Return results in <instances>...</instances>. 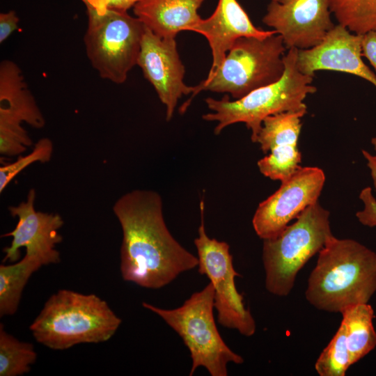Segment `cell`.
Masks as SVG:
<instances>
[{"label": "cell", "mask_w": 376, "mask_h": 376, "mask_svg": "<svg viewBox=\"0 0 376 376\" xmlns=\"http://www.w3.org/2000/svg\"><path fill=\"white\" fill-rule=\"evenodd\" d=\"M371 143L375 151V155H372L370 152L366 150H362L361 152L363 157L366 160L367 166L370 169L373 186L376 191V137H373L371 139Z\"/></svg>", "instance_id": "cell-29"}, {"label": "cell", "mask_w": 376, "mask_h": 376, "mask_svg": "<svg viewBox=\"0 0 376 376\" xmlns=\"http://www.w3.org/2000/svg\"><path fill=\"white\" fill-rule=\"evenodd\" d=\"M285 49L281 36L277 33L265 38H238L217 70L194 86L191 98L180 108V113L202 91L229 93L237 100L277 81L285 70Z\"/></svg>", "instance_id": "cell-6"}, {"label": "cell", "mask_w": 376, "mask_h": 376, "mask_svg": "<svg viewBox=\"0 0 376 376\" xmlns=\"http://www.w3.org/2000/svg\"><path fill=\"white\" fill-rule=\"evenodd\" d=\"M359 198L363 204L361 210L356 213L358 221L363 226L376 227V198L370 187L361 189Z\"/></svg>", "instance_id": "cell-25"}, {"label": "cell", "mask_w": 376, "mask_h": 376, "mask_svg": "<svg viewBox=\"0 0 376 376\" xmlns=\"http://www.w3.org/2000/svg\"><path fill=\"white\" fill-rule=\"evenodd\" d=\"M324 182L321 169L300 166L259 204L252 219L257 235L263 240L278 235L306 207L318 202Z\"/></svg>", "instance_id": "cell-11"}, {"label": "cell", "mask_w": 376, "mask_h": 376, "mask_svg": "<svg viewBox=\"0 0 376 376\" xmlns=\"http://www.w3.org/2000/svg\"><path fill=\"white\" fill-rule=\"evenodd\" d=\"M36 191H29L26 201L16 206H9L12 217L17 218L15 228L1 237H12L10 246L3 249L5 256L3 262L15 263L20 257V249H26L25 255L40 259L44 265L60 262V253L56 245L62 242L59 230L64 224L59 214L36 210L34 202Z\"/></svg>", "instance_id": "cell-12"}, {"label": "cell", "mask_w": 376, "mask_h": 376, "mask_svg": "<svg viewBox=\"0 0 376 376\" xmlns=\"http://www.w3.org/2000/svg\"><path fill=\"white\" fill-rule=\"evenodd\" d=\"M362 56H365L376 71V29L362 35Z\"/></svg>", "instance_id": "cell-28"}, {"label": "cell", "mask_w": 376, "mask_h": 376, "mask_svg": "<svg viewBox=\"0 0 376 376\" xmlns=\"http://www.w3.org/2000/svg\"><path fill=\"white\" fill-rule=\"evenodd\" d=\"M37 359L33 344L22 342L8 334L0 324V376L28 373Z\"/></svg>", "instance_id": "cell-22"}, {"label": "cell", "mask_w": 376, "mask_h": 376, "mask_svg": "<svg viewBox=\"0 0 376 376\" xmlns=\"http://www.w3.org/2000/svg\"><path fill=\"white\" fill-rule=\"evenodd\" d=\"M201 224L194 242L197 250L198 271L209 279L214 288V307L218 322L224 327L235 329L245 336H253L256 322L238 292L235 277L240 276L233 267L229 244L210 237L204 222L205 203H200Z\"/></svg>", "instance_id": "cell-9"}, {"label": "cell", "mask_w": 376, "mask_h": 376, "mask_svg": "<svg viewBox=\"0 0 376 376\" xmlns=\"http://www.w3.org/2000/svg\"><path fill=\"white\" fill-rule=\"evenodd\" d=\"M189 31L204 36L208 41L212 63L207 76L217 70L238 38H265L276 33L274 30L256 27L237 0H219L213 13L207 19H201Z\"/></svg>", "instance_id": "cell-17"}, {"label": "cell", "mask_w": 376, "mask_h": 376, "mask_svg": "<svg viewBox=\"0 0 376 376\" xmlns=\"http://www.w3.org/2000/svg\"><path fill=\"white\" fill-rule=\"evenodd\" d=\"M361 40L362 35L352 33L338 24L316 46L298 49V70L311 77L319 70L345 72L364 79L376 88V75L361 58Z\"/></svg>", "instance_id": "cell-16"}, {"label": "cell", "mask_w": 376, "mask_h": 376, "mask_svg": "<svg viewBox=\"0 0 376 376\" xmlns=\"http://www.w3.org/2000/svg\"><path fill=\"white\" fill-rule=\"evenodd\" d=\"M333 236L329 212L317 202L278 235L264 240L263 262L267 290L279 297L288 295L299 271Z\"/></svg>", "instance_id": "cell-5"}, {"label": "cell", "mask_w": 376, "mask_h": 376, "mask_svg": "<svg viewBox=\"0 0 376 376\" xmlns=\"http://www.w3.org/2000/svg\"><path fill=\"white\" fill-rule=\"evenodd\" d=\"M161 196L147 189L122 195L113 212L123 232L120 269L123 279L141 287L161 288L198 267V257L171 235Z\"/></svg>", "instance_id": "cell-1"}, {"label": "cell", "mask_w": 376, "mask_h": 376, "mask_svg": "<svg viewBox=\"0 0 376 376\" xmlns=\"http://www.w3.org/2000/svg\"><path fill=\"white\" fill-rule=\"evenodd\" d=\"M271 1H279L280 0H271Z\"/></svg>", "instance_id": "cell-30"}, {"label": "cell", "mask_w": 376, "mask_h": 376, "mask_svg": "<svg viewBox=\"0 0 376 376\" xmlns=\"http://www.w3.org/2000/svg\"><path fill=\"white\" fill-rule=\"evenodd\" d=\"M54 145L49 138H41L33 146L31 152L24 156H20L13 163L3 165L0 167V192L5 189L13 178L29 165L34 162L45 163L49 162L52 156Z\"/></svg>", "instance_id": "cell-24"}, {"label": "cell", "mask_w": 376, "mask_h": 376, "mask_svg": "<svg viewBox=\"0 0 376 376\" xmlns=\"http://www.w3.org/2000/svg\"><path fill=\"white\" fill-rule=\"evenodd\" d=\"M338 24L363 35L376 29V0H329Z\"/></svg>", "instance_id": "cell-21"}, {"label": "cell", "mask_w": 376, "mask_h": 376, "mask_svg": "<svg viewBox=\"0 0 376 376\" xmlns=\"http://www.w3.org/2000/svg\"><path fill=\"white\" fill-rule=\"evenodd\" d=\"M19 21L15 10L0 13V43H3L17 29Z\"/></svg>", "instance_id": "cell-27"}, {"label": "cell", "mask_w": 376, "mask_h": 376, "mask_svg": "<svg viewBox=\"0 0 376 376\" xmlns=\"http://www.w3.org/2000/svg\"><path fill=\"white\" fill-rule=\"evenodd\" d=\"M86 13L84 42L92 67L102 79L116 84L124 83L137 65L145 25L127 11Z\"/></svg>", "instance_id": "cell-8"}, {"label": "cell", "mask_w": 376, "mask_h": 376, "mask_svg": "<svg viewBox=\"0 0 376 376\" xmlns=\"http://www.w3.org/2000/svg\"><path fill=\"white\" fill-rule=\"evenodd\" d=\"M40 129L45 118L29 91L19 67L3 60L0 64V154H22L33 141L22 123Z\"/></svg>", "instance_id": "cell-10"}, {"label": "cell", "mask_w": 376, "mask_h": 376, "mask_svg": "<svg viewBox=\"0 0 376 376\" xmlns=\"http://www.w3.org/2000/svg\"><path fill=\"white\" fill-rule=\"evenodd\" d=\"M375 292L376 252L354 240L333 236L318 253L305 297L318 310L341 313L368 303Z\"/></svg>", "instance_id": "cell-2"}, {"label": "cell", "mask_w": 376, "mask_h": 376, "mask_svg": "<svg viewBox=\"0 0 376 376\" xmlns=\"http://www.w3.org/2000/svg\"><path fill=\"white\" fill-rule=\"evenodd\" d=\"M352 366L344 326L337 331L318 357L315 369L320 376H344Z\"/></svg>", "instance_id": "cell-23"}, {"label": "cell", "mask_w": 376, "mask_h": 376, "mask_svg": "<svg viewBox=\"0 0 376 376\" xmlns=\"http://www.w3.org/2000/svg\"><path fill=\"white\" fill-rule=\"evenodd\" d=\"M143 306L161 317L182 339L191 358L189 375L204 367L211 376H227L229 363L241 364L243 358L221 338L214 318V288L210 282L174 309L143 302Z\"/></svg>", "instance_id": "cell-7"}, {"label": "cell", "mask_w": 376, "mask_h": 376, "mask_svg": "<svg viewBox=\"0 0 376 376\" xmlns=\"http://www.w3.org/2000/svg\"><path fill=\"white\" fill-rule=\"evenodd\" d=\"M137 65L165 106L166 120H171L180 97L194 91L184 82L185 70L175 38H160L145 26Z\"/></svg>", "instance_id": "cell-14"}, {"label": "cell", "mask_w": 376, "mask_h": 376, "mask_svg": "<svg viewBox=\"0 0 376 376\" xmlns=\"http://www.w3.org/2000/svg\"><path fill=\"white\" fill-rule=\"evenodd\" d=\"M331 13L329 0L271 1L263 22L281 36L287 49H307L335 26Z\"/></svg>", "instance_id": "cell-13"}, {"label": "cell", "mask_w": 376, "mask_h": 376, "mask_svg": "<svg viewBox=\"0 0 376 376\" xmlns=\"http://www.w3.org/2000/svg\"><path fill=\"white\" fill-rule=\"evenodd\" d=\"M207 0H141L133 12L157 36L175 38L180 31H190L202 19L198 10Z\"/></svg>", "instance_id": "cell-18"}, {"label": "cell", "mask_w": 376, "mask_h": 376, "mask_svg": "<svg viewBox=\"0 0 376 376\" xmlns=\"http://www.w3.org/2000/svg\"><path fill=\"white\" fill-rule=\"evenodd\" d=\"M306 111H286L271 115L263 122L256 143L267 154L258 160L260 172L267 178L283 182L300 167L297 147L301 118Z\"/></svg>", "instance_id": "cell-15"}, {"label": "cell", "mask_w": 376, "mask_h": 376, "mask_svg": "<svg viewBox=\"0 0 376 376\" xmlns=\"http://www.w3.org/2000/svg\"><path fill=\"white\" fill-rule=\"evenodd\" d=\"M86 10L102 14L108 10L127 11L141 0H80Z\"/></svg>", "instance_id": "cell-26"}, {"label": "cell", "mask_w": 376, "mask_h": 376, "mask_svg": "<svg viewBox=\"0 0 376 376\" xmlns=\"http://www.w3.org/2000/svg\"><path fill=\"white\" fill-rule=\"evenodd\" d=\"M298 49L291 48L283 56L285 70L277 81L257 88L242 98L230 101L228 95L221 100L205 99L211 110L203 115L206 121H216L215 134L228 126L244 123L251 130V139L256 143L265 118L286 111H306L304 100L316 88L311 84L313 77L301 73L297 65Z\"/></svg>", "instance_id": "cell-4"}, {"label": "cell", "mask_w": 376, "mask_h": 376, "mask_svg": "<svg viewBox=\"0 0 376 376\" xmlns=\"http://www.w3.org/2000/svg\"><path fill=\"white\" fill-rule=\"evenodd\" d=\"M43 265L40 259L27 255L13 264L0 265L1 317L16 313L27 281Z\"/></svg>", "instance_id": "cell-20"}, {"label": "cell", "mask_w": 376, "mask_h": 376, "mask_svg": "<svg viewBox=\"0 0 376 376\" xmlns=\"http://www.w3.org/2000/svg\"><path fill=\"white\" fill-rule=\"evenodd\" d=\"M341 314L352 365L376 347L375 312L371 305L363 303L347 307Z\"/></svg>", "instance_id": "cell-19"}, {"label": "cell", "mask_w": 376, "mask_h": 376, "mask_svg": "<svg viewBox=\"0 0 376 376\" xmlns=\"http://www.w3.org/2000/svg\"><path fill=\"white\" fill-rule=\"evenodd\" d=\"M121 322L96 295L62 289L48 299L29 329L39 343L63 350L81 343L107 341Z\"/></svg>", "instance_id": "cell-3"}]
</instances>
